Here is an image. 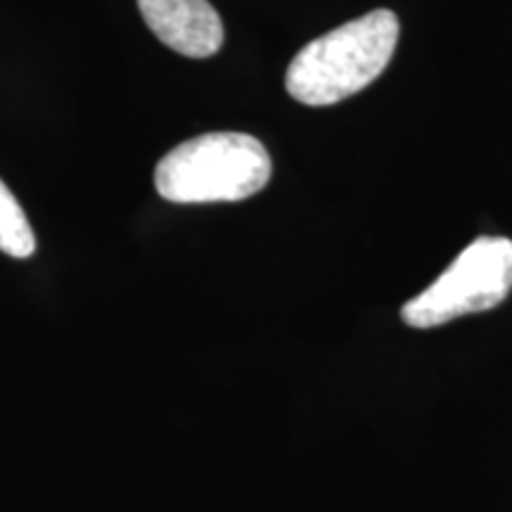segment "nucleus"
Returning <instances> with one entry per match:
<instances>
[{
    "instance_id": "5",
    "label": "nucleus",
    "mask_w": 512,
    "mask_h": 512,
    "mask_svg": "<svg viewBox=\"0 0 512 512\" xmlns=\"http://www.w3.org/2000/svg\"><path fill=\"white\" fill-rule=\"evenodd\" d=\"M0 252L15 259H29L36 252V235L22 204L0 181Z\"/></svg>"
},
{
    "instance_id": "1",
    "label": "nucleus",
    "mask_w": 512,
    "mask_h": 512,
    "mask_svg": "<svg viewBox=\"0 0 512 512\" xmlns=\"http://www.w3.org/2000/svg\"><path fill=\"white\" fill-rule=\"evenodd\" d=\"M396 43L399 19L394 12H368L306 43L287 67V93L309 107L347 100L387 69Z\"/></svg>"
},
{
    "instance_id": "3",
    "label": "nucleus",
    "mask_w": 512,
    "mask_h": 512,
    "mask_svg": "<svg viewBox=\"0 0 512 512\" xmlns=\"http://www.w3.org/2000/svg\"><path fill=\"white\" fill-rule=\"evenodd\" d=\"M512 290V240L479 238L401 309L411 328H437L467 313L496 309Z\"/></svg>"
},
{
    "instance_id": "4",
    "label": "nucleus",
    "mask_w": 512,
    "mask_h": 512,
    "mask_svg": "<svg viewBox=\"0 0 512 512\" xmlns=\"http://www.w3.org/2000/svg\"><path fill=\"white\" fill-rule=\"evenodd\" d=\"M140 15L164 46L185 57H211L223 46V22L209 0H138Z\"/></svg>"
},
{
    "instance_id": "2",
    "label": "nucleus",
    "mask_w": 512,
    "mask_h": 512,
    "mask_svg": "<svg viewBox=\"0 0 512 512\" xmlns=\"http://www.w3.org/2000/svg\"><path fill=\"white\" fill-rule=\"evenodd\" d=\"M271 155L249 133L216 131L185 140L155 169L159 197L174 204L240 202L271 181Z\"/></svg>"
}]
</instances>
